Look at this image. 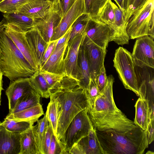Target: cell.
Instances as JSON below:
<instances>
[{
	"mask_svg": "<svg viewBox=\"0 0 154 154\" xmlns=\"http://www.w3.org/2000/svg\"><path fill=\"white\" fill-rule=\"evenodd\" d=\"M147 0H123V13L125 24L132 14L142 8Z\"/></svg>",
	"mask_w": 154,
	"mask_h": 154,
	"instance_id": "cell-32",
	"label": "cell"
},
{
	"mask_svg": "<svg viewBox=\"0 0 154 154\" xmlns=\"http://www.w3.org/2000/svg\"><path fill=\"white\" fill-rule=\"evenodd\" d=\"M6 24L7 23L5 20L4 19H3L0 22V32L4 29L5 27Z\"/></svg>",
	"mask_w": 154,
	"mask_h": 154,
	"instance_id": "cell-48",
	"label": "cell"
},
{
	"mask_svg": "<svg viewBox=\"0 0 154 154\" xmlns=\"http://www.w3.org/2000/svg\"><path fill=\"white\" fill-rule=\"evenodd\" d=\"M107 80V76L103 65L94 80L100 93L103 91L105 88Z\"/></svg>",
	"mask_w": 154,
	"mask_h": 154,
	"instance_id": "cell-41",
	"label": "cell"
},
{
	"mask_svg": "<svg viewBox=\"0 0 154 154\" xmlns=\"http://www.w3.org/2000/svg\"><path fill=\"white\" fill-rule=\"evenodd\" d=\"M85 91L89 103L88 108H91L96 98L100 94L94 80L90 79L88 87Z\"/></svg>",
	"mask_w": 154,
	"mask_h": 154,
	"instance_id": "cell-39",
	"label": "cell"
},
{
	"mask_svg": "<svg viewBox=\"0 0 154 154\" xmlns=\"http://www.w3.org/2000/svg\"><path fill=\"white\" fill-rule=\"evenodd\" d=\"M88 113L93 127L96 131L123 132L137 126L122 111L99 112L88 110Z\"/></svg>",
	"mask_w": 154,
	"mask_h": 154,
	"instance_id": "cell-5",
	"label": "cell"
},
{
	"mask_svg": "<svg viewBox=\"0 0 154 154\" xmlns=\"http://www.w3.org/2000/svg\"><path fill=\"white\" fill-rule=\"evenodd\" d=\"M5 34L13 42L32 67L36 71L39 70L26 38L25 33L17 26L6 24L4 29Z\"/></svg>",
	"mask_w": 154,
	"mask_h": 154,
	"instance_id": "cell-13",
	"label": "cell"
},
{
	"mask_svg": "<svg viewBox=\"0 0 154 154\" xmlns=\"http://www.w3.org/2000/svg\"><path fill=\"white\" fill-rule=\"evenodd\" d=\"M116 2V5L123 11V0H113Z\"/></svg>",
	"mask_w": 154,
	"mask_h": 154,
	"instance_id": "cell-49",
	"label": "cell"
},
{
	"mask_svg": "<svg viewBox=\"0 0 154 154\" xmlns=\"http://www.w3.org/2000/svg\"><path fill=\"white\" fill-rule=\"evenodd\" d=\"M20 133L0 126V154H20Z\"/></svg>",
	"mask_w": 154,
	"mask_h": 154,
	"instance_id": "cell-20",
	"label": "cell"
},
{
	"mask_svg": "<svg viewBox=\"0 0 154 154\" xmlns=\"http://www.w3.org/2000/svg\"><path fill=\"white\" fill-rule=\"evenodd\" d=\"M0 69L11 81L29 77L36 71L12 40L0 32Z\"/></svg>",
	"mask_w": 154,
	"mask_h": 154,
	"instance_id": "cell-3",
	"label": "cell"
},
{
	"mask_svg": "<svg viewBox=\"0 0 154 154\" xmlns=\"http://www.w3.org/2000/svg\"><path fill=\"white\" fill-rule=\"evenodd\" d=\"M53 133V129L49 123L46 132L44 140L41 149L42 154H48V151L51 143L52 136Z\"/></svg>",
	"mask_w": 154,
	"mask_h": 154,
	"instance_id": "cell-42",
	"label": "cell"
},
{
	"mask_svg": "<svg viewBox=\"0 0 154 154\" xmlns=\"http://www.w3.org/2000/svg\"><path fill=\"white\" fill-rule=\"evenodd\" d=\"M1 0H0V1H1Z\"/></svg>",
	"mask_w": 154,
	"mask_h": 154,
	"instance_id": "cell-53",
	"label": "cell"
},
{
	"mask_svg": "<svg viewBox=\"0 0 154 154\" xmlns=\"http://www.w3.org/2000/svg\"><path fill=\"white\" fill-rule=\"evenodd\" d=\"M39 70L50 86V91L59 87L66 76L64 75L56 74L44 70Z\"/></svg>",
	"mask_w": 154,
	"mask_h": 154,
	"instance_id": "cell-38",
	"label": "cell"
},
{
	"mask_svg": "<svg viewBox=\"0 0 154 154\" xmlns=\"http://www.w3.org/2000/svg\"><path fill=\"white\" fill-rule=\"evenodd\" d=\"M85 36V32L75 37L69 42L67 51L64 58L66 75L78 82L80 81L79 70L78 64L79 50Z\"/></svg>",
	"mask_w": 154,
	"mask_h": 154,
	"instance_id": "cell-11",
	"label": "cell"
},
{
	"mask_svg": "<svg viewBox=\"0 0 154 154\" xmlns=\"http://www.w3.org/2000/svg\"><path fill=\"white\" fill-rule=\"evenodd\" d=\"M29 79L32 87L41 97L46 98L50 97V87L39 70L36 71Z\"/></svg>",
	"mask_w": 154,
	"mask_h": 154,
	"instance_id": "cell-31",
	"label": "cell"
},
{
	"mask_svg": "<svg viewBox=\"0 0 154 154\" xmlns=\"http://www.w3.org/2000/svg\"><path fill=\"white\" fill-rule=\"evenodd\" d=\"M57 40L50 41L48 47L44 54L39 69L46 62L51 56L56 46Z\"/></svg>",
	"mask_w": 154,
	"mask_h": 154,
	"instance_id": "cell-44",
	"label": "cell"
},
{
	"mask_svg": "<svg viewBox=\"0 0 154 154\" xmlns=\"http://www.w3.org/2000/svg\"><path fill=\"white\" fill-rule=\"evenodd\" d=\"M78 64L80 73L79 86L83 89L86 90L91 78L88 63L82 42L79 50Z\"/></svg>",
	"mask_w": 154,
	"mask_h": 154,
	"instance_id": "cell-26",
	"label": "cell"
},
{
	"mask_svg": "<svg viewBox=\"0 0 154 154\" xmlns=\"http://www.w3.org/2000/svg\"><path fill=\"white\" fill-rule=\"evenodd\" d=\"M44 114L42 106L39 103L20 112L9 113L5 118L17 122H25L33 125L39 117Z\"/></svg>",
	"mask_w": 154,
	"mask_h": 154,
	"instance_id": "cell-23",
	"label": "cell"
},
{
	"mask_svg": "<svg viewBox=\"0 0 154 154\" xmlns=\"http://www.w3.org/2000/svg\"><path fill=\"white\" fill-rule=\"evenodd\" d=\"M45 113L49 123L51 125L54 134L56 137L58 120L61 111V104L58 100L51 96Z\"/></svg>",
	"mask_w": 154,
	"mask_h": 154,
	"instance_id": "cell-27",
	"label": "cell"
},
{
	"mask_svg": "<svg viewBox=\"0 0 154 154\" xmlns=\"http://www.w3.org/2000/svg\"><path fill=\"white\" fill-rule=\"evenodd\" d=\"M69 154H105L94 127L90 130L88 135L73 146Z\"/></svg>",
	"mask_w": 154,
	"mask_h": 154,
	"instance_id": "cell-18",
	"label": "cell"
},
{
	"mask_svg": "<svg viewBox=\"0 0 154 154\" xmlns=\"http://www.w3.org/2000/svg\"><path fill=\"white\" fill-rule=\"evenodd\" d=\"M51 2L54 5H57L58 4L59 0H46Z\"/></svg>",
	"mask_w": 154,
	"mask_h": 154,
	"instance_id": "cell-50",
	"label": "cell"
},
{
	"mask_svg": "<svg viewBox=\"0 0 154 154\" xmlns=\"http://www.w3.org/2000/svg\"><path fill=\"white\" fill-rule=\"evenodd\" d=\"M88 109H83L74 118L60 140L66 154H69L73 146L88 135L93 127L88 113Z\"/></svg>",
	"mask_w": 154,
	"mask_h": 154,
	"instance_id": "cell-7",
	"label": "cell"
},
{
	"mask_svg": "<svg viewBox=\"0 0 154 154\" xmlns=\"http://www.w3.org/2000/svg\"><path fill=\"white\" fill-rule=\"evenodd\" d=\"M154 0H147L144 5L134 12L128 20L126 31L130 39L146 35L154 39Z\"/></svg>",
	"mask_w": 154,
	"mask_h": 154,
	"instance_id": "cell-4",
	"label": "cell"
},
{
	"mask_svg": "<svg viewBox=\"0 0 154 154\" xmlns=\"http://www.w3.org/2000/svg\"><path fill=\"white\" fill-rule=\"evenodd\" d=\"M32 125L26 122H17L5 118L0 124V126L8 131L20 133L26 130Z\"/></svg>",
	"mask_w": 154,
	"mask_h": 154,
	"instance_id": "cell-36",
	"label": "cell"
},
{
	"mask_svg": "<svg viewBox=\"0 0 154 154\" xmlns=\"http://www.w3.org/2000/svg\"><path fill=\"white\" fill-rule=\"evenodd\" d=\"M84 0H76L66 14L62 17L54 29L50 41L57 40L62 37L75 21L84 13Z\"/></svg>",
	"mask_w": 154,
	"mask_h": 154,
	"instance_id": "cell-14",
	"label": "cell"
},
{
	"mask_svg": "<svg viewBox=\"0 0 154 154\" xmlns=\"http://www.w3.org/2000/svg\"><path fill=\"white\" fill-rule=\"evenodd\" d=\"M109 0H84V13L91 17H97L99 11Z\"/></svg>",
	"mask_w": 154,
	"mask_h": 154,
	"instance_id": "cell-35",
	"label": "cell"
},
{
	"mask_svg": "<svg viewBox=\"0 0 154 154\" xmlns=\"http://www.w3.org/2000/svg\"><path fill=\"white\" fill-rule=\"evenodd\" d=\"M40 97L35 90L29 92L18 101L13 109L9 113H16L38 105L40 103Z\"/></svg>",
	"mask_w": 154,
	"mask_h": 154,
	"instance_id": "cell-29",
	"label": "cell"
},
{
	"mask_svg": "<svg viewBox=\"0 0 154 154\" xmlns=\"http://www.w3.org/2000/svg\"><path fill=\"white\" fill-rule=\"evenodd\" d=\"M25 35L39 69L44 54L49 42L45 41L36 26L26 32Z\"/></svg>",
	"mask_w": 154,
	"mask_h": 154,
	"instance_id": "cell-19",
	"label": "cell"
},
{
	"mask_svg": "<svg viewBox=\"0 0 154 154\" xmlns=\"http://www.w3.org/2000/svg\"><path fill=\"white\" fill-rule=\"evenodd\" d=\"M135 116L134 121L135 124L145 131L147 127L148 117V103L140 97L135 105Z\"/></svg>",
	"mask_w": 154,
	"mask_h": 154,
	"instance_id": "cell-28",
	"label": "cell"
},
{
	"mask_svg": "<svg viewBox=\"0 0 154 154\" xmlns=\"http://www.w3.org/2000/svg\"><path fill=\"white\" fill-rule=\"evenodd\" d=\"M114 78L112 75L107 76V80L103 91L96 98L94 105L88 110L94 112H120L114 100L112 85Z\"/></svg>",
	"mask_w": 154,
	"mask_h": 154,
	"instance_id": "cell-12",
	"label": "cell"
},
{
	"mask_svg": "<svg viewBox=\"0 0 154 154\" xmlns=\"http://www.w3.org/2000/svg\"><path fill=\"white\" fill-rule=\"evenodd\" d=\"M1 122L0 121V124H1Z\"/></svg>",
	"mask_w": 154,
	"mask_h": 154,
	"instance_id": "cell-52",
	"label": "cell"
},
{
	"mask_svg": "<svg viewBox=\"0 0 154 154\" xmlns=\"http://www.w3.org/2000/svg\"><path fill=\"white\" fill-rule=\"evenodd\" d=\"M31 0H2L0 12L4 14L18 11L19 9Z\"/></svg>",
	"mask_w": 154,
	"mask_h": 154,
	"instance_id": "cell-37",
	"label": "cell"
},
{
	"mask_svg": "<svg viewBox=\"0 0 154 154\" xmlns=\"http://www.w3.org/2000/svg\"><path fill=\"white\" fill-rule=\"evenodd\" d=\"M53 4L46 0H31L18 11L34 19L42 18L47 14Z\"/></svg>",
	"mask_w": 154,
	"mask_h": 154,
	"instance_id": "cell-22",
	"label": "cell"
},
{
	"mask_svg": "<svg viewBox=\"0 0 154 154\" xmlns=\"http://www.w3.org/2000/svg\"><path fill=\"white\" fill-rule=\"evenodd\" d=\"M96 131L105 154H142L149 144L145 131L138 126L123 132Z\"/></svg>",
	"mask_w": 154,
	"mask_h": 154,
	"instance_id": "cell-1",
	"label": "cell"
},
{
	"mask_svg": "<svg viewBox=\"0 0 154 154\" xmlns=\"http://www.w3.org/2000/svg\"><path fill=\"white\" fill-rule=\"evenodd\" d=\"M71 29L72 26H71L64 35L59 39L57 40L55 47V48H58L63 46L66 43L69 42Z\"/></svg>",
	"mask_w": 154,
	"mask_h": 154,
	"instance_id": "cell-46",
	"label": "cell"
},
{
	"mask_svg": "<svg viewBox=\"0 0 154 154\" xmlns=\"http://www.w3.org/2000/svg\"><path fill=\"white\" fill-rule=\"evenodd\" d=\"M3 74L0 69V106L1 105V96L3 88Z\"/></svg>",
	"mask_w": 154,
	"mask_h": 154,
	"instance_id": "cell-47",
	"label": "cell"
},
{
	"mask_svg": "<svg viewBox=\"0 0 154 154\" xmlns=\"http://www.w3.org/2000/svg\"><path fill=\"white\" fill-rule=\"evenodd\" d=\"M154 153L153 152L150 151H147V152L146 153V154H154Z\"/></svg>",
	"mask_w": 154,
	"mask_h": 154,
	"instance_id": "cell-51",
	"label": "cell"
},
{
	"mask_svg": "<svg viewBox=\"0 0 154 154\" xmlns=\"http://www.w3.org/2000/svg\"><path fill=\"white\" fill-rule=\"evenodd\" d=\"M68 43L59 47L55 48L48 60L39 70L66 75L64 57Z\"/></svg>",
	"mask_w": 154,
	"mask_h": 154,
	"instance_id": "cell-21",
	"label": "cell"
},
{
	"mask_svg": "<svg viewBox=\"0 0 154 154\" xmlns=\"http://www.w3.org/2000/svg\"><path fill=\"white\" fill-rule=\"evenodd\" d=\"M61 18L58 4H53L44 17L35 19V26L37 27L43 38L47 42H49L50 41L54 29Z\"/></svg>",
	"mask_w": 154,
	"mask_h": 154,
	"instance_id": "cell-16",
	"label": "cell"
},
{
	"mask_svg": "<svg viewBox=\"0 0 154 154\" xmlns=\"http://www.w3.org/2000/svg\"><path fill=\"white\" fill-rule=\"evenodd\" d=\"M76 0H59L58 5L62 17L70 8Z\"/></svg>",
	"mask_w": 154,
	"mask_h": 154,
	"instance_id": "cell-43",
	"label": "cell"
},
{
	"mask_svg": "<svg viewBox=\"0 0 154 154\" xmlns=\"http://www.w3.org/2000/svg\"><path fill=\"white\" fill-rule=\"evenodd\" d=\"M149 144L154 140V119L151 120L147 124V128L145 131Z\"/></svg>",
	"mask_w": 154,
	"mask_h": 154,
	"instance_id": "cell-45",
	"label": "cell"
},
{
	"mask_svg": "<svg viewBox=\"0 0 154 154\" xmlns=\"http://www.w3.org/2000/svg\"><path fill=\"white\" fill-rule=\"evenodd\" d=\"M37 122V124L34 125V128L36 141L41 152L42 146L49 124L46 113L42 118L38 120Z\"/></svg>",
	"mask_w": 154,
	"mask_h": 154,
	"instance_id": "cell-33",
	"label": "cell"
},
{
	"mask_svg": "<svg viewBox=\"0 0 154 154\" xmlns=\"http://www.w3.org/2000/svg\"><path fill=\"white\" fill-rule=\"evenodd\" d=\"M88 60L90 78L94 80L104 65L106 49L84 39L82 42Z\"/></svg>",
	"mask_w": 154,
	"mask_h": 154,
	"instance_id": "cell-15",
	"label": "cell"
},
{
	"mask_svg": "<svg viewBox=\"0 0 154 154\" xmlns=\"http://www.w3.org/2000/svg\"><path fill=\"white\" fill-rule=\"evenodd\" d=\"M112 0H109L99 11L97 18L100 20L108 25L112 29V32L109 42L115 35L116 32L114 11L112 4Z\"/></svg>",
	"mask_w": 154,
	"mask_h": 154,
	"instance_id": "cell-30",
	"label": "cell"
},
{
	"mask_svg": "<svg viewBox=\"0 0 154 154\" xmlns=\"http://www.w3.org/2000/svg\"><path fill=\"white\" fill-rule=\"evenodd\" d=\"M50 96L57 99L61 104V112L58 120L57 136L60 142L72 119L80 111L88 108L89 103L85 90L79 85L71 88L52 90L50 92Z\"/></svg>",
	"mask_w": 154,
	"mask_h": 154,
	"instance_id": "cell-2",
	"label": "cell"
},
{
	"mask_svg": "<svg viewBox=\"0 0 154 154\" xmlns=\"http://www.w3.org/2000/svg\"><path fill=\"white\" fill-rule=\"evenodd\" d=\"M137 38L131 54L135 65L154 68V39L148 35Z\"/></svg>",
	"mask_w": 154,
	"mask_h": 154,
	"instance_id": "cell-8",
	"label": "cell"
},
{
	"mask_svg": "<svg viewBox=\"0 0 154 154\" xmlns=\"http://www.w3.org/2000/svg\"><path fill=\"white\" fill-rule=\"evenodd\" d=\"M90 17L88 14L83 13L75 21L71 26L72 29L69 42L79 34L85 32Z\"/></svg>",
	"mask_w": 154,
	"mask_h": 154,
	"instance_id": "cell-34",
	"label": "cell"
},
{
	"mask_svg": "<svg viewBox=\"0 0 154 154\" xmlns=\"http://www.w3.org/2000/svg\"><path fill=\"white\" fill-rule=\"evenodd\" d=\"M139 96L146 100L149 106L154 105V68L135 65Z\"/></svg>",
	"mask_w": 154,
	"mask_h": 154,
	"instance_id": "cell-10",
	"label": "cell"
},
{
	"mask_svg": "<svg viewBox=\"0 0 154 154\" xmlns=\"http://www.w3.org/2000/svg\"><path fill=\"white\" fill-rule=\"evenodd\" d=\"M63 145L58 141L54 134L52 136L49 148L48 154H66Z\"/></svg>",
	"mask_w": 154,
	"mask_h": 154,
	"instance_id": "cell-40",
	"label": "cell"
},
{
	"mask_svg": "<svg viewBox=\"0 0 154 154\" xmlns=\"http://www.w3.org/2000/svg\"><path fill=\"white\" fill-rule=\"evenodd\" d=\"M3 17L7 24L15 25L26 32L35 25V19L19 11L4 14Z\"/></svg>",
	"mask_w": 154,
	"mask_h": 154,
	"instance_id": "cell-25",
	"label": "cell"
},
{
	"mask_svg": "<svg viewBox=\"0 0 154 154\" xmlns=\"http://www.w3.org/2000/svg\"><path fill=\"white\" fill-rule=\"evenodd\" d=\"M20 154H41L35 135L34 125L20 133Z\"/></svg>",
	"mask_w": 154,
	"mask_h": 154,
	"instance_id": "cell-24",
	"label": "cell"
},
{
	"mask_svg": "<svg viewBox=\"0 0 154 154\" xmlns=\"http://www.w3.org/2000/svg\"><path fill=\"white\" fill-rule=\"evenodd\" d=\"M35 90L31 84L29 77L21 78L11 81L5 91L8 100L9 112L13 109L21 98Z\"/></svg>",
	"mask_w": 154,
	"mask_h": 154,
	"instance_id": "cell-17",
	"label": "cell"
},
{
	"mask_svg": "<svg viewBox=\"0 0 154 154\" xmlns=\"http://www.w3.org/2000/svg\"><path fill=\"white\" fill-rule=\"evenodd\" d=\"M113 61L114 66L125 88L132 91L139 96L135 64L131 54L126 49L120 47L116 50Z\"/></svg>",
	"mask_w": 154,
	"mask_h": 154,
	"instance_id": "cell-6",
	"label": "cell"
},
{
	"mask_svg": "<svg viewBox=\"0 0 154 154\" xmlns=\"http://www.w3.org/2000/svg\"><path fill=\"white\" fill-rule=\"evenodd\" d=\"M112 32L107 24L97 17H90L85 31L84 39L106 49Z\"/></svg>",
	"mask_w": 154,
	"mask_h": 154,
	"instance_id": "cell-9",
	"label": "cell"
}]
</instances>
